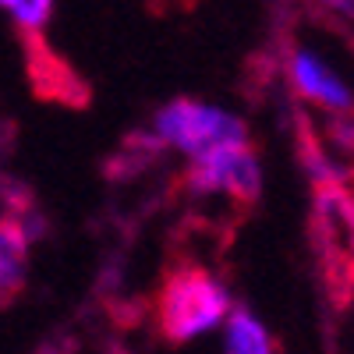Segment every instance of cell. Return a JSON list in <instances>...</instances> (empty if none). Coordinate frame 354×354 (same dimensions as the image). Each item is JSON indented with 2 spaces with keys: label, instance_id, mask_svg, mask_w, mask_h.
Returning a JSON list of instances; mask_svg holds the SVG:
<instances>
[{
  "label": "cell",
  "instance_id": "obj_4",
  "mask_svg": "<svg viewBox=\"0 0 354 354\" xmlns=\"http://www.w3.org/2000/svg\"><path fill=\"white\" fill-rule=\"evenodd\" d=\"M188 185L195 192H230L238 198H259L262 174L248 145H220V149L195 156Z\"/></svg>",
  "mask_w": 354,
  "mask_h": 354
},
{
  "label": "cell",
  "instance_id": "obj_8",
  "mask_svg": "<svg viewBox=\"0 0 354 354\" xmlns=\"http://www.w3.org/2000/svg\"><path fill=\"white\" fill-rule=\"evenodd\" d=\"M0 8H4L21 28H39V25L53 15L50 0H4Z\"/></svg>",
  "mask_w": 354,
  "mask_h": 354
},
{
  "label": "cell",
  "instance_id": "obj_3",
  "mask_svg": "<svg viewBox=\"0 0 354 354\" xmlns=\"http://www.w3.org/2000/svg\"><path fill=\"white\" fill-rule=\"evenodd\" d=\"M156 135L188 156H202L220 145H248V128L234 113L195 100H177L156 113Z\"/></svg>",
  "mask_w": 354,
  "mask_h": 354
},
{
  "label": "cell",
  "instance_id": "obj_1",
  "mask_svg": "<svg viewBox=\"0 0 354 354\" xmlns=\"http://www.w3.org/2000/svg\"><path fill=\"white\" fill-rule=\"evenodd\" d=\"M160 330L170 344H185L216 330L230 312L227 287L202 266H177L160 290Z\"/></svg>",
  "mask_w": 354,
  "mask_h": 354
},
{
  "label": "cell",
  "instance_id": "obj_6",
  "mask_svg": "<svg viewBox=\"0 0 354 354\" xmlns=\"http://www.w3.org/2000/svg\"><path fill=\"white\" fill-rule=\"evenodd\" d=\"M25 248H28L25 230L18 223H11V220L0 223V298L21 287V277H25Z\"/></svg>",
  "mask_w": 354,
  "mask_h": 354
},
{
  "label": "cell",
  "instance_id": "obj_2",
  "mask_svg": "<svg viewBox=\"0 0 354 354\" xmlns=\"http://www.w3.org/2000/svg\"><path fill=\"white\" fill-rule=\"evenodd\" d=\"M312 234L326 290L344 308L354 294V192L347 185H322L312 202Z\"/></svg>",
  "mask_w": 354,
  "mask_h": 354
},
{
  "label": "cell",
  "instance_id": "obj_7",
  "mask_svg": "<svg viewBox=\"0 0 354 354\" xmlns=\"http://www.w3.org/2000/svg\"><path fill=\"white\" fill-rule=\"evenodd\" d=\"M227 354H273L266 326L245 308H234L227 319Z\"/></svg>",
  "mask_w": 354,
  "mask_h": 354
},
{
  "label": "cell",
  "instance_id": "obj_5",
  "mask_svg": "<svg viewBox=\"0 0 354 354\" xmlns=\"http://www.w3.org/2000/svg\"><path fill=\"white\" fill-rule=\"evenodd\" d=\"M290 78H294V85H298V93L305 100H315V103H322L326 110H333L340 117L354 113L351 88L326 64H322L312 50H294V57H290Z\"/></svg>",
  "mask_w": 354,
  "mask_h": 354
},
{
  "label": "cell",
  "instance_id": "obj_9",
  "mask_svg": "<svg viewBox=\"0 0 354 354\" xmlns=\"http://www.w3.org/2000/svg\"><path fill=\"white\" fill-rule=\"evenodd\" d=\"M333 138L344 145V149H354V113H344L333 121Z\"/></svg>",
  "mask_w": 354,
  "mask_h": 354
}]
</instances>
